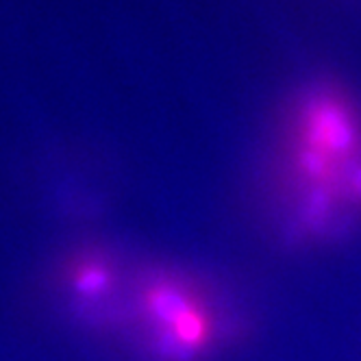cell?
<instances>
[{
	"instance_id": "cell-1",
	"label": "cell",
	"mask_w": 361,
	"mask_h": 361,
	"mask_svg": "<svg viewBox=\"0 0 361 361\" xmlns=\"http://www.w3.org/2000/svg\"><path fill=\"white\" fill-rule=\"evenodd\" d=\"M283 152L292 238L329 240L361 220V100L348 87H305L292 105Z\"/></svg>"
},
{
	"instance_id": "cell-2",
	"label": "cell",
	"mask_w": 361,
	"mask_h": 361,
	"mask_svg": "<svg viewBox=\"0 0 361 361\" xmlns=\"http://www.w3.org/2000/svg\"><path fill=\"white\" fill-rule=\"evenodd\" d=\"M131 314L140 322L146 348L159 361H198L220 335L212 298L174 272L144 274L131 294Z\"/></svg>"
},
{
	"instance_id": "cell-3",
	"label": "cell",
	"mask_w": 361,
	"mask_h": 361,
	"mask_svg": "<svg viewBox=\"0 0 361 361\" xmlns=\"http://www.w3.org/2000/svg\"><path fill=\"white\" fill-rule=\"evenodd\" d=\"M68 286L74 302L81 309L102 312L116 294L118 274L114 272L111 264L102 259V257L87 255L83 259L72 262Z\"/></svg>"
}]
</instances>
